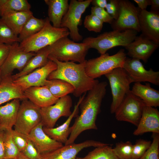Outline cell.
Here are the masks:
<instances>
[{"label": "cell", "mask_w": 159, "mask_h": 159, "mask_svg": "<svg viewBox=\"0 0 159 159\" xmlns=\"http://www.w3.org/2000/svg\"><path fill=\"white\" fill-rule=\"evenodd\" d=\"M107 85L106 82H99L88 92L79 105L80 115H77L73 125L70 127V134L64 145L74 143L84 131L97 130L96 120L100 111L102 100L106 94Z\"/></svg>", "instance_id": "cell-1"}, {"label": "cell", "mask_w": 159, "mask_h": 159, "mask_svg": "<svg viewBox=\"0 0 159 159\" xmlns=\"http://www.w3.org/2000/svg\"><path fill=\"white\" fill-rule=\"evenodd\" d=\"M48 59L55 63L57 67L49 74L47 79H58L69 83L74 87L73 94L76 97H81L99 82L97 80L91 78L86 74L85 70L86 61L79 64L72 62H61L49 55Z\"/></svg>", "instance_id": "cell-2"}, {"label": "cell", "mask_w": 159, "mask_h": 159, "mask_svg": "<svg viewBox=\"0 0 159 159\" xmlns=\"http://www.w3.org/2000/svg\"><path fill=\"white\" fill-rule=\"evenodd\" d=\"M138 33L132 29L113 30L105 32L95 37H87L82 42L86 44L90 49H95L101 55L103 54L115 47H126L134 40Z\"/></svg>", "instance_id": "cell-3"}, {"label": "cell", "mask_w": 159, "mask_h": 159, "mask_svg": "<svg viewBox=\"0 0 159 159\" xmlns=\"http://www.w3.org/2000/svg\"><path fill=\"white\" fill-rule=\"evenodd\" d=\"M69 35V32L67 28L54 27L47 17L43 28L36 34L20 42L19 46L26 52H36Z\"/></svg>", "instance_id": "cell-4"}, {"label": "cell", "mask_w": 159, "mask_h": 159, "mask_svg": "<svg viewBox=\"0 0 159 159\" xmlns=\"http://www.w3.org/2000/svg\"><path fill=\"white\" fill-rule=\"evenodd\" d=\"M49 47L50 53L49 55L58 61L79 63L86 62L85 57L90 49L86 44L76 43L68 37L59 39Z\"/></svg>", "instance_id": "cell-5"}, {"label": "cell", "mask_w": 159, "mask_h": 159, "mask_svg": "<svg viewBox=\"0 0 159 159\" xmlns=\"http://www.w3.org/2000/svg\"><path fill=\"white\" fill-rule=\"evenodd\" d=\"M126 58L124 49H120L112 55L106 53L98 57L87 60L85 72L89 77L95 79L116 68L123 67Z\"/></svg>", "instance_id": "cell-6"}, {"label": "cell", "mask_w": 159, "mask_h": 159, "mask_svg": "<svg viewBox=\"0 0 159 159\" xmlns=\"http://www.w3.org/2000/svg\"><path fill=\"white\" fill-rule=\"evenodd\" d=\"M109 81L112 96L110 107L112 114L115 113L126 95L131 90V80L122 67L113 69L105 75Z\"/></svg>", "instance_id": "cell-7"}, {"label": "cell", "mask_w": 159, "mask_h": 159, "mask_svg": "<svg viewBox=\"0 0 159 159\" xmlns=\"http://www.w3.org/2000/svg\"><path fill=\"white\" fill-rule=\"evenodd\" d=\"M39 107L29 100H22L18 110L14 130L27 135L42 122Z\"/></svg>", "instance_id": "cell-8"}, {"label": "cell", "mask_w": 159, "mask_h": 159, "mask_svg": "<svg viewBox=\"0 0 159 159\" xmlns=\"http://www.w3.org/2000/svg\"><path fill=\"white\" fill-rule=\"evenodd\" d=\"M92 0H71L67 12L63 17L60 27L66 28L71 38L74 42L81 40L83 37L79 33L78 26L82 23L81 17Z\"/></svg>", "instance_id": "cell-9"}, {"label": "cell", "mask_w": 159, "mask_h": 159, "mask_svg": "<svg viewBox=\"0 0 159 159\" xmlns=\"http://www.w3.org/2000/svg\"><path fill=\"white\" fill-rule=\"evenodd\" d=\"M145 105L130 90L115 111V118L118 121L127 122L137 126Z\"/></svg>", "instance_id": "cell-10"}, {"label": "cell", "mask_w": 159, "mask_h": 159, "mask_svg": "<svg viewBox=\"0 0 159 159\" xmlns=\"http://www.w3.org/2000/svg\"><path fill=\"white\" fill-rule=\"evenodd\" d=\"M118 18L111 24L113 30L132 29L140 32L138 15L140 9L130 1L119 0Z\"/></svg>", "instance_id": "cell-11"}, {"label": "cell", "mask_w": 159, "mask_h": 159, "mask_svg": "<svg viewBox=\"0 0 159 159\" xmlns=\"http://www.w3.org/2000/svg\"><path fill=\"white\" fill-rule=\"evenodd\" d=\"M72 101L67 95L59 98L54 104L40 108L42 123L43 127H54L58 120L62 117H68L72 113Z\"/></svg>", "instance_id": "cell-12"}, {"label": "cell", "mask_w": 159, "mask_h": 159, "mask_svg": "<svg viewBox=\"0 0 159 159\" xmlns=\"http://www.w3.org/2000/svg\"><path fill=\"white\" fill-rule=\"evenodd\" d=\"M122 68L132 83L148 82L155 85H159V72L152 68L147 70L139 59L127 57Z\"/></svg>", "instance_id": "cell-13"}, {"label": "cell", "mask_w": 159, "mask_h": 159, "mask_svg": "<svg viewBox=\"0 0 159 159\" xmlns=\"http://www.w3.org/2000/svg\"><path fill=\"white\" fill-rule=\"evenodd\" d=\"M36 52H26L20 47L19 43H14L10 45L9 53L6 60L0 67L2 79L11 75L15 69L19 72L22 70Z\"/></svg>", "instance_id": "cell-14"}, {"label": "cell", "mask_w": 159, "mask_h": 159, "mask_svg": "<svg viewBox=\"0 0 159 159\" xmlns=\"http://www.w3.org/2000/svg\"><path fill=\"white\" fill-rule=\"evenodd\" d=\"M57 67L55 63L49 59L44 66L13 80V82L15 84L20 86L24 91L31 87L44 86L49 74L55 70Z\"/></svg>", "instance_id": "cell-15"}, {"label": "cell", "mask_w": 159, "mask_h": 159, "mask_svg": "<svg viewBox=\"0 0 159 159\" xmlns=\"http://www.w3.org/2000/svg\"><path fill=\"white\" fill-rule=\"evenodd\" d=\"M109 144L88 140L78 143L64 145L54 151L41 155L42 159H76L77 155L85 148L90 147L96 148Z\"/></svg>", "instance_id": "cell-16"}, {"label": "cell", "mask_w": 159, "mask_h": 159, "mask_svg": "<svg viewBox=\"0 0 159 159\" xmlns=\"http://www.w3.org/2000/svg\"><path fill=\"white\" fill-rule=\"evenodd\" d=\"M158 46V44L141 34L125 48L128 51L127 54L131 58L146 63Z\"/></svg>", "instance_id": "cell-17"}, {"label": "cell", "mask_w": 159, "mask_h": 159, "mask_svg": "<svg viewBox=\"0 0 159 159\" xmlns=\"http://www.w3.org/2000/svg\"><path fill=\"white\" fill-rule=\"evenodd\" d=\"M41 122L27 135L40 155L51 152L62 147L63 144L50 138L44 132Z\"/></svg>", "instance_id": "cell-18"}, {"label": "cell", "mask_w": 159, "mask_h": 159, "mask_svg": "<svg viewBox=\"0 0 159 159\" xmlns=\"http://www.w3.org/2000/svg\"><path fill=\"white\" fill-rule=\"evenodd\" d=\"M140 32L159 45V13L140 10L138 15Z\"/></svg>", "instance_id": "cell-19"}, {"label": "cell", "mask_w": 159, "mask_h": 159, "mask_svg": "<svg viewBox=\"0 0 159 159\" xmlns=\"http://www.w3.org/2000/svg\"><path fill=\"white\" fill-rule=\"evenodd\" d=\"M137 127L133 132L135 136L148 132L159 133V112L158 109L145 105Z\"/></svg>", "instance_id": "cell-20"}, {"label": "cell", "mask_w": 159, "mask_h": 159, "mask_svg": "<svg viewBox=\"0 0 159 159\" xmlns=\"http://www.w3.org/2000/svg\"><path fill=\"white\" fill-rule=\"evenodd\" d=\"M86 94V93H85L80 97L77 103L74 106L72 114L63 124L56 127H43V130L45 133L53 140L62 144H65L70 134L71 129L69 125L71 122L74 117L77 116L79 105Z\"/></svg>", "instance_id": "cell-21"}, {"label": "cell", "mask_w": 159, "mask_h": 159, "mask_svg": "<svg viewBox=\"0 0 159 159\" xmlns=\"http://www.w3.org/2000/svg\"><path fill=\"white\" fill-rule=\"evenodd\" d=\"M24 94L27 99L40 108L53 105L59 99L45 86L29 87L24 91Z\"/></svg>", "instance_id": "cell-22"}, {"label": "cell", "mask_w": 159, "mask_h": 159, "mask_svg": "<svg viewBox=\"0 0 159 159\" xmlns=\"http://www.w3.org/2000/svg\"><path fill=\"white\" fill-rule=\"evenodd\" d=\"M13 81L12 75L2 78L0 84V105L15 99H27L22 88L15 84Z\"/></svg>", "instance_id": "cell-23"}, {"label": "cell", "mask_w": 159, "mask_h": 159, "mask_svg": "<svg viewBox=\"0 0 159 159\" xmlns=\"http://www.w3.org/2000/svg\"><path fill=\"white\" fill-rule=\"evenodd\" d=\"M20 104V100L16 99L0 107V129L4 130L12 129Z\"/></svg>", "instance_id": "cell-24"}, {"label": "cell", "mask_w": 159, "mask_h": 159, "mask_svg": "<svg viewBox=\"0 0 159 159\" xmlns=\"http://www.w3.org/2000/svg\"><path fill=\"white\" fill-rule=\"evenodd\" d=\"M131 91L146 105L154 107L159 106V91L152 88L149 83L145 85L135 83Z\"/></svg>", "instance_id": "cell-25"}, {"label": "cell", "mask_w": 159, "mask_h": 159, "mask_svg": "<svg viewBox=\"0 0 159 159\" xmlns=\"http://www.w3.org/2000/svg\"><path fill=\"white\" fill-rule=\"evenodd\" d=\"M36 53V54L29 60L22 70L12 75L13 80L27 74L45 65L49 60L48 56L50 53L49 45L40 49Z\"/></svg>", "instance_id": "cell-26"}, {"label": "cell", "mask_w": 159, "mask_h": 159, "mask_svg": "<svg viewBox=\"0 0 159 159\" xmlns=\"http://www.w3.org/2000/svg\"><path fill=\"white\" fill-rule=\"evenodd\" d=\"M48 6V18L55 27L60 28L62 20L67 12L69 4L68 0H45Z\"/></svg>", "instance_id": "cell-27"}, {"label": "cell", "mask_w": 159, "mask_h": 159, "mask_svg": "<svg viewBox=\"0 0 159 159\" xmlns=\"http://www.w3.org/2000/svg\"><path fill=\"white\" fill-rule=\"evenodd\" d=\"M30 10L24 11H10L5 13L1 18L6 24L18 36L23 26L32 15Z\"/></svg>", "instance_id": "cell-28"}, {"label": "cell", "mask_w": 159, "mask_h": 159, "mask_svg": "<svg viewBox=\"0 0 159 159\" xmlns=\"http://www.w3.org/2000/svg\"><path fill=\"white\" fill-rule=\"evenodd\" d=\"M46 86L55 97L60 98L70 93H73L74 88L67 82L60 79H47L44 83Z\"/></svg>", "instance_id": "cell-29"}, {"label": "cell", "mask_w": 159, "mask_h": 159, "mask_svg": "<svg viewBox=\"0 0 159 159\" xmlns=\"http://www.w3.org/2000/svg\"><path fill=\"white\" fill-rule=\"evenodd\" d=\"M45 23V19H38L33 15L31 16L24 24L18 35L20 43L40 30Z\"/></svg>", "instance_id": "cell-30"}, {"label": "cell", "mask_w": 159, "mask_h": 159, "mask_svg": "<svg viewBox=\"0 0 159 159\" xmlns=\"http://www.w3.org/2000/svg\"><path fill=\"white\" fill-rule=\"evenodd\" d=\"M31 6L27 0H0V16L10 11L30 10Z\"/></svg>", "instance_id": "cell-31"}, {"label": "cell", "mask_w": 159, "mask_h": 159, "mask_svg": "<svg viewBox=\"0 0 159 159\" xmlns=\"http://www.w3.org/2000/svg\"><path fill=\"white\" fill-rule=\"evenodd\" d=\"M76 159H119L114 153L111 144L96 147L83 157Z\"/></svg>", "instance_id": "cell-32"}, {"label": "cell", "mask_w": 159, "mask_h": 159, "mask_svg": "<svg viewBox=\"0 0 159 159\" xmlns=\"http://www.w3.org/2000/svg\"><path fill=\"white\" fill-rule=\"evenodd\" d=\"M12 130H4V158H17L20 153L13 140L12 135Z\"/></svg>", "instance_id": "cell-33"}, {"label": "cell", "mask_w": 159, "mask_h": 159, "mask_svg": "<svg viewBox=\"0 0 159 159\" xmlns=\"http://www.w3.org/2000/svg\"><path fill=\"white\" fill-rule=\"evenodd\" d=\"M16 42L20 43L18 36L0 18V43L11 45Z\"/></svg>", "instance_id": "cell-34"}, {"label": "cell", "mask_w": 159, "mask_h": 159, "mask_svg": "<svg viewBox=\"0 0 159 159\" xmlns=\"http://www.w3.org/2000/svg\"><path fill=\"white\" fill-rule=\"evenodd\" d=\"M133 145L130 141L119 142L112 148L113 150L119 159H131Z\"/></svg>", "instance_id": "cell-35"}, {"label": "cell", "mask_w": 159, "mask_h": 159, "mask_svg": "<svg viewBox=\"0 0 159 159\" xmlns=\"http://www.w3.org/2000/svg\"><path fill=\"white\" fill-rule=\"evenodd\" d=\"M149 148L139 159H159V133H153Z\"/></svg>", "instance_id": "cell-36"}, {"label": "cell", "mask_w": 159, "mask_h": 159, "mask_svg": "<svg viewBox=\"0 0 159 159\" xmlns=\"http://www.w3.org/2000/svg\"><path fill=\"white\" fill-rule=\"evenodd\" d=\"M103 22L95 15L91 14L86 16L84 22V26L88 31L100 32L102 28Z\"/></svg>", "instance_id": "cell-37"}, {"label": "cell", "mask_w": 159, "mask_h": 159, "mask_svg": "<svg viewBox=\"0 0 159 159\" xmlns=\"http://www.w3.org/2000/svg\"><path fill=\"white\" fill-rule=\"evenodd\" d=\"M152 141L140 139L133 145L131 159H139L150 147Z\"/></svg>", "instance_id": "cell-38"}, {"label": "cell", "mask_w": 159, "mask_h": 159, "mask_svg": "<svg viewBox=\"0 0 159 159\" xmlns=\"http://www.w3.org/2000/svg\"><path fill=\"white\" fill-rule=\"evenodd\" d=\"M13 140L20 152H21L26 146L28 139L27 135L14 130H12Z\"/></svg>", "instance_id": "cell-39"}, {"label": "cell", "mask_w": 159, "mask_h": 159, "mask_svg": "<svg viewBox=\"0 0 159 159\" xmlns=\"http://www.w3.org/2000/svg\"><path fill=\"white\" fill-rule=\"evenodd\" d=\"M91 14L95 15L103 23L111 24L114 20L107 12L105 9L96 6L91 8Z\"/></svg>", "instance_id": "cell-40"}, {"label": "cell", "mask_w": 159, "mask_h": 159, "mask_svg": "<svg viewBox=\"0 0 159 159\" xmlns=\"http://www.w3.org/2000/svg\"><path fill=\"white\" fill-rule=\"evenodd\" d=\"M21 153L29 159H42L41 155L29 140L26 146Z\"/></svg>", "instance_id": "cell-41"}, {"label": "cell", "mask_w": 159, "mask_h": 159, "mask_svg": "<svg viewBox=\"0 0 159 159\" xmlns=\"http://www.w3.org/2000/svg\"><path fill=\"white\" fill-rule=\"evenodd\" d=\"M119 0H110L107 3L105 7L106 11L114 20L118 17L119 11Z\"/></svg>", "instance_id": "cell-42"}, {"label": "cell", "mask_w": 159, "mask_h": 159, "mask_svg": "<svg viewBox=\"0 0 159 159\" xmlns=\"http://www.w3.org/2000/svg\"><path fill=\"white\" fill-rule=\"evenodd\" d=\"M10 48V45L0 43V68L7 57Z\"/></svg>", "instance_id": "cell-43"}, {"label": "cell", "mask_w": 159, "mask_h": 159, "mask_svg": "<svg viewBox=\"0 0 159 159\" xmlns=\"http://www.w3.org/2000/svg\"><path fill=\"white\" fill-rule=\"evenodd\" d=\"M4 132V130L0 129V159H4L5 158Z\"/></svg>", "instance_id": "cell-44"}, {"label": "cell", "mask_w": 159, "mask_h": 159, "mask_svg": "<svg viewBox=\"0 0 159 159\" xmlns=\"http://www.w3.org/2000/svg\"><path fill=\"white\" fill-rule=\"evenodd\" d=\"M138 6V8L141 10H146L148 6L150 5V0H134Z\"/></svg>", "instance_id": "cell-45"}, {"label": "cell", "mask_w": 159, "mask_h": 159, "mask_svg": "<svg viewBox=\"0 0 159 159\" xmlns=\"http://www.w3.org/2000/svg\"><path fill=\"white\" fill-rule=\"evenodd\" d=\"M107 0H92V4L93 6H96L105 9L107 3Z\"/></svg>", "instance_id": "cell-46"}, {"label": "cell", "mask_w": 159, "mask_h": 159, "mask_svg": "<svg viewBox=\"0 0 159 159\" xmlns=\"http://www.w3.org/2000/svg\"><path fill=\"white\" fill-rule=\"evenodd\" d=\"M151 11L159 12V0H150Z\"/></svg>", "instance_id": "cell-47"}, {"label": "cell", "mask_w": 159, "mask_h": 159, "mask_svg": "<svg viewBox=\"0 0 159 159\" xmlns=\"http://www.w3.org/2000/svg\"><path fill=\"white\" fill-rule=\"evenodd\" d=\"M18 158L19 159H29L21 152H20Z\"/></svg>", "instance_id": "cell-48"}, {"label": "cell", "mask_w": 159, "mask_h": 159, "mask_svg": "<svg viewBox=\"0 0 159 159\" xmlns=\"http://www.w3.org/2000/svg\"><path fill=\"white\" fill-rule=\"evenodd\" d=\"M2 80L1 76V70L0 68V84L1 83V81Z\"/></svg>", "instance_id": "cell-49"}, {"label": "cell", "mask_w": 159, "mask_h": 159, "mask_svg": "<svg viewBox=\"0 0 159 159\" xmlns=\"http://www.w3.org/2000/svg\"><path fill=\"white\" fill-rule=\"evenodd\" d=\"M4 159H19L18 158H4Z\"/></svg>", "instance_id": "cell-50"}]
</instances>
